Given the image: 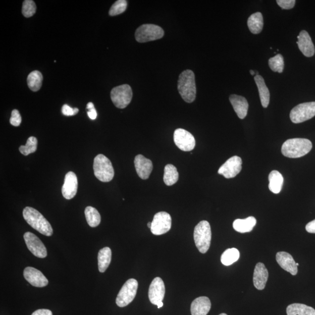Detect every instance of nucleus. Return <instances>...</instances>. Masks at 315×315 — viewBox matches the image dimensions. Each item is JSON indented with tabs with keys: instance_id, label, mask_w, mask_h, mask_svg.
<instances>
[{
	"instance_id": "1",
	"label": "nucleus",
	"mask_w": 315,
	"mask_h": 315,
	"mask_svg": "<svg viewBox=\"0 0 315 315\" xmlns=\"http://www.w3.org/2000/svg\"><path fill=\"white\" fill-rule=\"evenodd\" d=\"M312 148V142L306 138H291L284 142L281 152L285 156L298 159L307 154Z\"/></svg>"
},
{
	"instance_id": "2",
	"label": "nucleus",
	"mask_w": 315,
	"mask_h": 315,
	"mask_svg": "<svg viewBox=\"0 0 315 315\" xmlns=\"http://www.w3.org/2000/svg\"><path fill=\"white\" fill-rule=\"evenodd\" d=\"M23 217L29 226L45 236L54 233L52 227L42 214L32 207H26L23 210Z\"/></svg>"
},
{
	"instance_id": "3",
	"label": "nucleus",
	"mask_w": 315,
	"mask_h": 315,
	"mask_svg": "<svg viewBox=\"0 0 315 315\" xmlns=\"http://www.w3.org/2000/svg\"><path fill=\"white\" fill-rule=\"evenodd\" d=\"M178 89L179 94L187 103H192L196 99V87L195 76L192 70H187L180 74Z\"/></svg>"
},
{
	"instance_id": "4",
	"label": "nucleus",
	"mask_w": 315,
	"mask_h": 315,
	"mask_svg": "<svg viewBox=\"0 0 315 315\" xmlns=\"http://www.w3.org/2000/svg\"><path fill=\"white\" fill-rule=\"evenodd\" d=\"M195 244L199 252L205 253L211 245L212 230L208 221H202L198 223L194 230Z\"/></svg>"
},
{
	"instance_id": "5",
	"label": "nucleus",
	"mask_w": 315,
	"mask_h": 315,
	"mask_svg": "<svg viewBox=\"0 0 315 315\" xmlns=\"http://www.w3.org/2000/svg\"><path fill=\"white\" fill-rule=\"evenodd\" d=\"M93 171L96 178L102 182H111L115 171L111 161L103 154L97 155L93 161Z\"/></svg>"
},
{
	"instance_id": "6",
	"label": "nucleus",
	"mask_w": 315,
	"mask_h": 315,
	"mask_svg": "<svg viewBox=\"0 0 315 315\" xmlns=\"http://www.w3.org/2000/svg\"><path fill=\"white\" fill-rule=\"evenodd\" d=\"M164 30L159 26L144 24L138 28L135 33V37L138 42L145 43L162 38Z\"/></svg>"
},
{
	"instance_id": "7",
	"label": "nucleus",
	"mask_w": 315,
	"mask_h": 315,
	"mask_svg": "<svg viewBox=\"0 0 315 315\" xmlns=\"http://www.w3.org/2000/svg\"><path fill=\"white\" fill-rule=\"evenodd\" d=\"M138 284L137 281L131 279L126 281L119 291L116 300L119 307H125L132 302L137 294Z\"/></svg>"
},
{
	"instance_id": "8",
	"label": "nucleus",
	"mask_w": 315,
	"mask_h": 315,
	"mask_svg": "<svg viewBox=\"0 0 315 315\" xmlns=\"http://www.w3.org/2000/svg\"><path fill=\"white\" fill-rule=\"evenodd\" d=\"M111 97L116 107L119 109L125 108L132 99V89L130 85L127 84L118 86L112 89Z\"/></svg>"
},
{
	"instance_id": "9",
	"label": "nucleus",
	"mask_w": 315,
	"mask_h": 315,
	"mask_svg": "<svg viewBox=\"0 0 315 315\" xmlns=\"http://www.w3.org/2000/svg\"><path fill=\"white\" fill-rule=\"evenodd\" d=\"M315 116V102L299 104L292 109L290 119L292 123L298 124L312 119Z\"/></svg>"
},
{
	"instance_id": "10",
	"label": "nucleus",
	"mask_w": 315,
	"mask_h": 315,
	"mask_svg": "<svg viewBox=\"0 0 315 315\" xmlns=\"http://www.w3.org/2000/svg\"><path fill=\"white\" fill-rule=\"evenodd\" d=\"M151 231L153 235H161L167 233L172 227V219L170 214L161 212L156 214L151 223Z\"/></svg>"
},
{
	"instance_id": "11",
	"label": "nucleus",
	"mask_w": 315,
	"mask_h": 315,
	"mask_svg": "<svg viewBox=\"0 0 315 315\" xmlns=\"http://www.w3.org/2000/svg\"><path fill=\"white\" fill-rule=\"evenodd\" d=\"M166 294V287L164 281L160 277H156L150 285L148 291V297L152 304L156 305L158 308L163 307V299Z\"/></svg>"
},
{
	"instance_id": "12",
	"label": "nucleus",
	"mask_w": 315,
	"mask_h": 315,
	"mask_svg": "<svg viewBox=\"0 0 315 315\" xmlns=\"http://www.w3.org/2000/svg\"><path fill=\"white\" fill-rule=\"evenodd\" d=\"M176 146L183 151H191L196 146V140L193 135L186 130L178 129L174 134Z\"/></svg>"
},
{
	"instance_id": "13",
	"label": "nucleus",
	"mask_w": 315,
	"mask_h": 315,
	"mask_svg": "<svg viewBox=\"0 0 315 315\" xmlns=\"http://www.w3.org/2000/svg\"><path fill=\"white\" fill-rule=\"evenodd\" d=\"M24 238L28 249L34 256L39 258L47 256L46 247L37 236L31 232H27L24 234Z\"/></svg>"
},
{
	"instance_id": "14",
	"label": "nucleus",
	"mask_w": 315,
	"mask_h": 315,
	"mask_svg": "<svg viewBox=\"0 0 315 315\" xmlns=\"http://www.w3.org/2000/svg\"><path fill=\"white\" fill-rule=\"evenodd\" d=\"M242 161L241 158L234 156L228 159L219 170V174L227 179L235 178L241 171Z\"/></svg>"
},
{
	"instance_id": "15",
	"label": "nucleus",
	"mask_w": 315,
	"mask_h": 315,
	"mask_svg": "<svg viewBox=\"0 0 315 315\" xmlns=\"http://www.w3.org/2000/svg\"><path fill=\"white\" fill-rule=\"evenodd\" d=\"M24 276L29 284L36 287H46L48 283V280L42 272L32 267L25 269Z\"/></svg>"
},
{
	"instance_id": "16",
	"label": "nucleus",
	"mask_w": 315,
	"mask_h": 315,
	"mask_svg": "<svg viewBox=\"0 0 315 315\" xmlns=\"http://www.w3.org/2000/svg\"><path fill=\"white\" fill-rule=\"evenodd\" d=\"M78 189V179L76 174L69 172L65 176L62 187V194L67 200L72 199L76 196Z\"/></svg>"
},
{
	"instance_id": "17",
	"label": "nucleus",
	"mask_w": 315,
	"mask_h": 315,
	"mask_svg": "<svg viewBox=\"0 0 315 315\" xmlns=\"http://www.w3.org/2000/svg\"><path fill=\"white\" fill-rule=\"evenodd\" d=\"M135 168L139 177L143 180L149 178L151 174L153 165L152 161L142 155H138L134 159Z\"/></svg>"
},
{
	"instance_id": "18",
	"label": "nucleus",
	"mask_w": 315,
	"mask_h": 315,
	"mask_svg": "<svg viewBox=\"0 0 315 315\" xmlns=\"http://www.w3.org/2000/svg\"><path fill=\"white\" fill-rule=\"evenodd\" d=\"M297 42L300 51L307 58L312 57L315 52V48L312 39L306 31H302L298 36Z\"/></svg>"
},
{
	"instance_id": "19",
	"label": "nucleus",
	"mask_w": 315,
	"mask_h": 315,
	"mask_svg": "<svg viewBox=\"0 0 315 315\" xmlns=\"http://www.w3.org/2000/svg\"><path fill=\"white\" fill-rule=\"evenodd\" d=\"M276 260L280 267L292 276H295L298 273V267L293 257L290 254L286 252H280L276 254Z\"/></svg>"
},
{
	"instance_id": "20",
	"label": "nucleus",
	"mask_w": 315,
	"mask_h": 315,
	"mask_svg": "<svg viewBox=\"0 0 315 315\" xmlns=\"http://www.w3.org/2000/svg\"><path fill=\"white\" fill-rule=\"evenodd\" d=\"M269 277V272L266 266L262 262H258L255 266L253 274V284L255 288L258 290H262Z\"/></svg>"
},
{
	"instance_id": "21",
	"label": "nucleus",
	"mask_w": 315,
	"mask_h": 315,
	"mask_svg": "<svg viewBox=\"0 0 315 315\" xmlns=\"http://www.w3.org/2000/svg\"><path fill=\"white\" fill-rule=\"evenodd\" d=\"M230 100L239 118L244 119L247 114L249 108L248 102L245 97L234 94L230 96Z\"/></svg>"
},
{
	"instance_id": "22",
	"label": "nucleus",
	"mask_w": 315,
	"mask_h": 315,
	"mask_svg": "<svg viewBox=\"0 0 315 315\" xmlns=\"http://www.w3.org/2000/svg\"><path fill=\"white\" fill-rule=\"evenodd\" d=\"M211 306V301L208 297H198L195 299L191 305V313L192 315H207Z\"/></svg>"
},
{
	"instance_id": "23",
	"label": "nucleus",
	"mask_w": 315,
	"mask_h": 315,
	"mask_svg": "<svg viewBox=\"0 0 315 315\" xmlns=\"http://www.w3.org/2000/svg\"><path fill=\"white\" fill-rule=\"evenodd\" d=\"M256 219L254 217H249L245 219H237L234 221L233 228L240 233H246L253 230L256 226Z\"/></svg>"
},
{
	"instance_id": "24",
	"label": "nucleus",
	"mask_w": 315,
	"mask_h": 315,
	"mask_svg": "<svg viewBox=\"0 0 315 315\" xmlns=\"http://www.w3.org/2000/svg\"><path fill=\"white\" fill-rule=\"evenodd\" d=\"M254 81L257 86L258 92L262 107L268 108L270 102V92L266 86L264 78L258 75L254 77Z\"/></svg>"
},
{
	"instance_id": "25",
	"label": "nucleus",
	"mask_w": 315,
	"mask_h": 315,
	"mask_svg": "<svg viewBox=\"0 0 315 315\" xmlns=\"http://www.w3.org/2000/svg\"><path fill=\"white\" fill-rule=\"evenodd\" d=\"M269 188L275 194H279L282 189L284 178L279 171H273L269 176Z\"/></svg>"
},
{
	"instance_id": "26",
	"label": "nucleus",
	"mask_w": 315,
	"mask_h": 315,
	"mask_svg": "<svg viewBox=\"0 0 315 315\" xmlns=\"http://www.w3.org/2000/svg\"><path fill=\"white\" fill-rule=\"evenodd\" d=\"M247 26L250 31L253 34H258L264 28V17L259 12L254 13L248 18Z\"/></svg>"
},
{
	"instance_id": "27",
	"label": "nucleus",
	"mask_w": 315,
	"mask_h": 315,
	"mask_svg": "<svg viewBox=\"0 0 315 315\" xmlns=\"http://www.w3.org/2000/svg\"><path fill=\"white\" fill-rule=\"evenodd\" d=\"M287 315H315V309L313 307L302 303H292L288 306Z\"/></svg>"
},
{
	"instance_id": "28",
	"label": "nucleus",
	"mask_w": 315,
	"mask_h": 315,
	"mask_svg": "<svg viewBox=\"0 0 315 315\" xmlns=\"http://www.w3.org/2000/svg\"><path fill=\"white\" fill-rule=\"evenodd\" d=\"M112 251L110 247H105L100 249L97 256L98 260V269L100 273L107 271L111 262Z\"/></svg>"
},
{
	"instance_id": "29",
	"label": "nucleus",
	"mask_w": 315,
	"mask_h": 315,
	"mask_svg": "<svg viewBox=\"0 0 315 315\" xmlns=\"http://www.w3.org/2000/svg\"><path fill=\"white\" fill-rule=\"evenodd\" d=\"M179 173L177 169L172 164H168L164 169V181L169 186L178 182Z\"/></svg>"
},
{
	"instance_id": "30",
	"label": "nucleus",
	"mask_w": 315,
	"mask_h": 315,
	"mask_svg": "<svg viewBox=\"0 0 315 315\" xmlns=\"http://www.w3.org/2000/svg\"><path fill=\"white\" fill-rule=\"evenodd\" d=\"M43 76L39 71H33L27 78L28 87L33 92L38 91L42 85Z\"/></svg>"
},
{
	"instance_id": "31",
	"label": "nucleus",
	"mask_w": 315,
	"mask_h": 315,
	"mask_svg": "<svg viewBox=\"0 0 315 315\" xmlns=\"http://www.w3.org/2000/svg\"><path fill=\"white\" fill-rule=\"evenodd\" d=\"M85 215L90 227L95 228L99 226L101 221V217L96 208L91 206H88L85 209Z\"/></svg>"
},
{
	"instance_id": "32",
	"label": "nucleus",
	"mask_w": 315,
	"mask_h": 315,
	"mask_svg": "<svg viewBox=\"0 0 315 315\" xmlns=\"http://www.w3.org/2000/svg\"><path fill=\"white\" fill-rule=\"evenodd\" d=\"M240 253L237 249H228L221 256V261L224 266H228L238 261Z\"/></svg>"
},
{
	"instance_id": "33",
	"label": "nucleus",
	"mask_w": 315,
	"mask_h": 315,
	"mask_svg": "<svg viewBox=\"0 0 315 315\" xmlns=\"http://www.w3.org/2000/svg\"><path fill=\"white\" fill-rule=\"evenodd\" d=\"M269 65L270 68L274 71L279 73H283L284 68L283 56L280 54L277 55L275 57L269 59Z\"/></svg>"
},
{
	"instance_id": "34",
	"label": "nucleus",
	"mask_w": 315,
	"mask_h": 315,
	"mask_svg": "<svg viewBox=\"0 0 315 315\" xmlns=\"http://www.w3.org/2000/svg\"><path fill=\"white\" fill-rule=\"evenodd\" d=\"M37 140L35 137H30L25 145H21L20 147V151L25 156H27L35 152L37 150Z\"/></svg>"
},
{
	"instance_id": "35",
	"label": "nucleus",
	"mask_w": 315,
	"mask_h": 315,
	"mask_svg": "<svg viewBox=\"0 0 315 315\" xmlns=\"http://www.w3.org/2000/svg\"><path fill=\"white\" fill-rule=\"evenodd\" d=\"M127 7V2L126 0H118L112 5L109 14L111 16H118V15L125 12Z\"/></svg>"
},
{
	"instance_id": "36",
	"label": "nucleus",
	"mask_w": 315,
	"mask_h": 315,
	"mask_svg": "<svg viewBox=\"0 0 315 315\" xmlns=\"http://www.w3.org/2000/svg\"><path fill=\"white\" fill-rule=\"evenodd\" d=\"M36 6L32 0H25L22 5V13L26 18L31 17L36 13Z\"/></svg>"
},
{
	"instance_id": "37",
	"label": "nucleus",
	"mask_w": 315,
	"mask_h": 315,
	"mask_svg": "<svg viewBox=\"0 0 315 315\" xmlns=\"http://www.w3.org/2000/svg\"><path fill=\"white\" fill-rule=\"evenodd\" d=\"M11 125L14 126L18 127L20 126L22 122V118L20 112L17 110H14L11 113V116L10 120Z\"/></svg>"
},
{
	"instance_id": "38",
	"label": "nucleus",
	"mask_w": 315,
	"mask_h": 315,
	"mask_svg": "<svg viewBox=\"0 0 315 315\" xmlns=\"http://www.w3.org/2000/svg\"><path fill=\"white\" fill-rule=\"evenodd\" d=\"M295 0H277V3L281 9L290 10L293 8L295 5Z\"/></svg>"
},
{
	"instance_id": "39",
	"label": "nucleus",
	"mask_w": 315,
	"mask_h": 315,
	"mask_svg": "<svg viewBox=\"0 0 315 315\" xmlns=\"http://www.w3.org/2000/svg\"><path fill=\"white\" fill-rule=\"evenodd\" d=\"M78 108H72L68 104H64L62 107V113L64 115L71 116L76 115L78 113Z\"/></svg>"
},
{
	"instance_id": "40",
	"label": "nucleus",
	"mask_w": 315,
	"mask_h": 315,
	"mask_svg": "<svg viewBox=\"0 0 315 315\" xmlns=\"http://www.w3.org/2000/svg\"><path fill=\"white\" fill-rule=\"evenodd\" d=\"M306 230L311 234H315V220L307 223L306 226Z\"/></svg>"
},
{
	"instance_id": "41",
	"label": "nucleus",
	"mask_w": 315,
	"mask_h": 315,
	"mask_svg": "<svg viewBox=\"0 0 315 315\" xmlns=\"http://www.w3.org/2000/svg\"><path fill=\"white\" fill-rule=\"evenodd\" d=\"M32 315H52V313L49 309H42L35 311Z\"/></svg>"
},
{
	"instance_id": "42",
	"label": "nucleus",
	"mask_w": 315,
	"mask_h": 315,
	"mask_svg": "<svg viewBox=\"0 0 315 315\" xmlns=\"http://www.w3.org/2000/svg\"><path fill=\"white\" fill-rule=\"evenodd\" d=\"M87 114L88 117L91 120H95L97 118V112L95 108L88 110Z\"/></svg>"
},
{
	"instance_id": "43",
	"label": "nucleus",
	"mask_w": 315,
	"mask_h": 315,
	"mask_svg": "<svg viewBox=\"0 0 315 315\" xmlns=\"http://www.w3.org/2000/svg\"><path fill=\"white\" fill-rule=\"evenodd\" d=\"M94 104L92 102H89L87 105V110H91V109L94 108Z\"/></svg>"
},
{
	"instance_id": "44",
	"label": "nucleus",
	"mask_w": 315,
	"mask_h": 315,
	"mask_svg": "<svg viewBox=\"0 0 315 315\" xmlns=\"http://www.w3.org/2000/svg\"><path fill=\"white\" fill-rule=\"evenodd\" d=\"M250 73L251 75H252V76H254V75L256 74V71H254L253 70H250Z\"/></svg>"
},
{
	"instance_id": "45",
	"label": "nucleus",
	"mask_w": 315,
	"mask_h": 315,
	"mask_svg": "<svg viewBox=\"0 0 315 315\" xmlns=\"http://www.w3.org/2000/svg\"><path fill=\"white\" fill-rule=\"evenodd\" d=\"M151 225H152V223L149 222L147 224V226L148 227V228H151Z\"/></svg>"
},
{
	"instance_id": "46",
	"label": "nucleus",
	"mask_w": 315,
	"mask_h": 315,
	"mask_svg": "<svg viewBox=\"0 0 315 315\" xmlns=\"http://www.w3.org/2000/svg\"><path fill=\"white\" fill-rule=\"evenodd\" d=\"M220 315H227L226 313H221Z\"/></svg>"
},
{
	"instance_id": "47",
	"label": "nucleus",
	"mask_w": 315,
	"mask_h": 315,
	"mask_svg": "<svg viewBox=\"0 0 315 315\" xmlns=\"http://www.w3.org/2000/svg\"><path fill=\"white\" fill-rule=\"evenodd\" d=\"M296 265H297V267L299 266V264H297V262H296Z\"/></svg>"
}]
</instances>
